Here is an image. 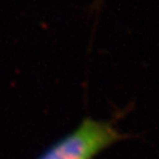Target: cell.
<instances>
[{
  "label": "cell",
  "instance_id": "6da1fadb",
  "mask_svg": "<svg viewBox=\"0 0 159 159\" xmlns=\"http://www.w3.org/2000/svg\"><path fill=\"white\" fill-rule=\"evenodd\" d=\"M128 137L113 122L85 117L76 128L61 137L37 159H95L115 143Z\"/></svg>",
  "mask_w": 159,
  "mask_h": 159
}]
</instances>
